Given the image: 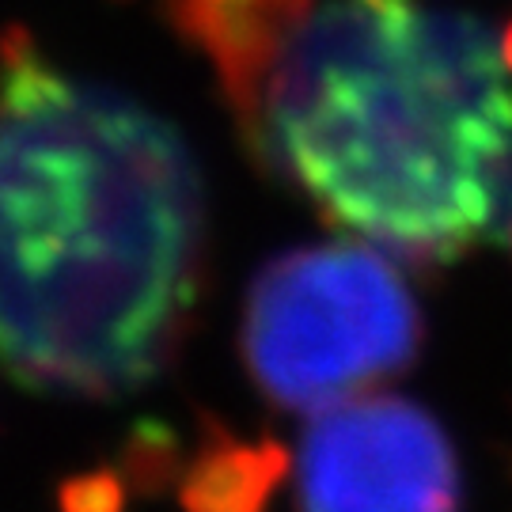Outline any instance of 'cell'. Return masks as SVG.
<instances>
[{
    "label": "cell",
    "mask_w": 512,
    "mask_h": 512,
    "mask_svg": "<svg viewBox=\"0 0 512 512\" xmlns=\"http://www.w3.org/2000/svg\"><path fill=\"white\" fill-rule=\"evenodd\" d=\"M475 16L327 0L281 46L255 152L368 247L444 266L512 224V84Z\"/></svg>",
    "instance_id": "cell-2"
},
{
    "label": "cell",
    "mask_w": 512,
    "mask_h": 512,
    "mask_svg": "<svg viewBox=\"0 0 512 512\" xmlns=\"http://www.w3.org/2000/svg\"><path fill=\"white\" fill-rule=\"evenodd\" d=\"M311 0H175L186 35L209 50L224 92L243 126L255 118L258 95Z\"/></svg>",
    "instance_id": "cell-5"
},
{
    "label": "cell",
    "mask_w": 512,
    "mask_h": 512,
    "mask_svg": "<svg viewBox=\"0 0 512 512\" xmlns=\"http://www.w3.org/2000/svg\"><path fill=\"white\" fill-rule=\"evenodd\" d=\"M281 456L270 444H247L239 437L205 440L186 478V509L190 512H262L274 490Z\"/></svg>",
    "instance_id": "cell-6"
},
{
    "label": "cell",
    "mask_w": 512,
    "mask_h": 512,
    "mask_svg": "<svg viewBox=\"0 0 512 512\" xmlns=\"http://www.w3.org/2000/svg\"><path fill=\"white\" fill-rule=\"evenodd\" d=\"M425 323L403 274L368 247H300L258 270L239 353L266 403L323 414L418 361Z\"/></svg>",
    "instance_id": "cell-3"
},
{
    "label": "cell",
    "mask_w": 512,
    "mask_h": 512,
    "mask_svg": "<svg viewBox=\"0 0 512 512\" xmlns=\"http://www.w3.org/2000/svg\"><path fill=\"white\" fill-rule=\"evenodd\" d=\"M205 247L183 137L0 35V368L69 399L148 387L198 315Z\"/></svg>",
    "instance_id": "cell-1"
},
{
    "label": "cell",
    "mask_w": 512,
    "mask_h": 512,
    "mask_svg": "<svg viewBox=\"0 0 512 512\" xmlns=\"http://www.w3.org/2000/svg\"><path fill=\"white\" fill-rule=\"evenodd\" d=\"M296 512H463L456 448L403 395L323 410L296 452Z\"/></svg>",
    "instance_id": "cell-4"
},
{
    "label": "cell",
    "mask_w": 512,
    "mask_h": 512,
    "mask_svg": "<svg viewBox=\"0 0 512 512\" xmlns=\"http://www.w3.org/2000/svg\"><path fill=\"white\" fill-rule=\"evenodd\" d=\"M501 46H505V61H509V69H512V27L505 31V42H501Z\"/></svg>",
    "instance_id": "cell-7"
}]
</instances>
